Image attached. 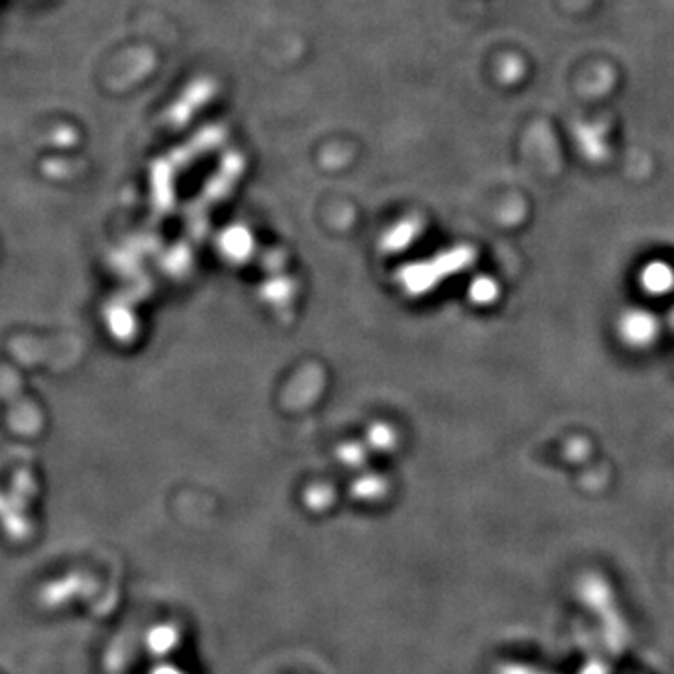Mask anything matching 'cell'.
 Segmentation results:
<instances>
[{"mask_svg": "<svg viewBox=\"0 0 674 674\" xmlns=\"http://www.w3.org/2000/svg\"><path fill=\"white\" fill-rule=\"evenodd\" d=\"M179 627L173 626V624H160V626H154L147 633V648L155 657L171 654L179 646Z\"/></svg>", "mask_w": 674, "mask_h": 674, "instance_id": "6da1fadb", "label": "cell"}, {"mask_svg": "<svg viewBox=\"0 0 674 674\" xmlns=\"http://www.w3.org/2000/svg\"><path fill=\"white\" fill-rule=\"evenodd\" d=\"M150 674H185L184 671H180L179 667H174L171 663H158Z\"/></svg>", "mask_w": 674, "mask_h": 674, "instance_id": "7a4b0ae2", "label": "cell"}]
</instances>
